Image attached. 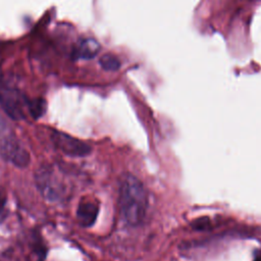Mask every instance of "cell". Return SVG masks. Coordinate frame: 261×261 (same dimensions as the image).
I'll return each mask as SVG.
<instances>
[{"mask_svg":"<svg viewBox=\"0 0 261 261\" xmlns=\"http://www.w3.org/2000/svg\"><path fill=\"white\" fill-rule=\"evenodd\" d=\"M118 205L122 218L130 225L140 224L147 212L148 196L143 184L134 175H125L119 186Z\"/></svg>","mask_w":261,"mask_h":261,"instance_id":"1","label":"cell"},{"mask_svg":"<svg viewBox=\"0 0 261 261\" xmlns=\"http://www.w3.org/2000/svg\"><path fill=\"white\" fill-rule=\"evenodd\" d=\"M29 100L17 90L9 87L0 88V106L4 112L14 120L24 118V109L28 110Z\"/></svg>","mask_w":261,"mask_h":261,"instance_id":"2","label":"cell"},{"mask_svg":"<svg viewBox=\"0 0 261 261\" xmlns=\"http://www.w3.org/2000/svg\"><path fill=\"white\" fill-rule=\"evenodd\" d=\"M0 155L6 162L18 168L27 167L31 161L30 153L14 137H6L1 141Z\"/></svg>","mask_w":261,"mask_h":261,"instance_id":"3","label":"cell"},{"mask_svg":"<svg viewBox=\"0 0 261 261\" xmlns=\"http://www.w3.org/2000/svg\"><path fill=\"white\" fill-rule=\"evenodd\" d=\"M51 140L54 146L67 156L84 157L91 153V147L87 143L71 137L68 134L53 130L51 134Z\"/></svg>","mask_w":261,"mask_h":261,"instance_id":"4","label":"cell"},{"mask_svg":"<svg viewBox=\"0 0 261 261\" xmlns=\"http://www.w3.org/2000/svg\"><path fill=\"white\" fill-rule=\"evenodd\" d=\"M36 182L42 195L50 200L57 201L62 195V189L58 184V180L54 177V174L49 168H40L36 173Z\"/></svg>","mask_w":261,"mask_h":261,"instance_id":"5","label":"cell"},{"mask_svg":"<svg viewBox=\"0 0 261 261\" xmlns=\"http://www.w3.org/2000/svg\"><path fill=\"white\" fill-rule=\"evenodd\" d=\"M99 213V206L93 200H81L76 209V219L84 227L93 225Z\"/></svg>","mask_w":261,"mask_h":261,"instance_id":"6","label":"cell"},{"mask_svg":"<svg viewBox=\"0 0 261 261\" xmlns=\"http://www.w3.org/2000/svg\"><path fill=\"white\" fill-rule=\"evenodd\" d=\"M100 50V45L95 39H84L79 44L75 53L76 56L82 59H91L95 57Z\"/></svg>","mask_w":261,"mask_h":261,"instance_id":"7","label":"cell"},{"mask_svg":"<svg viewBox=\"0 0 261 261\" xmlns=\"http://www.w3.org/2000/svg\"><path fill=\"white\" fill-rule=\"evenodd\" d=\"M99 63L101 67L107 71H114L117 70L120 66V61L119 59L113 55V54H104L100 60Z\"/></svg>","mask_w":261,"mask_h":261,"instance_id":"8","label":"cell"},{"mask_svg":"<svg viewBox=\"0 0 261 261\" xmlns=\"http://www.w3.org/2000/svg\"><path fill=\"white\" fill-rule=\"evenodd\" d=\"M46 109V103L43 99H34L29 100L28 102V111L34 118H39L43 115Z\"/></svg>","mask_w":261,"mask_h":261,"instance_id":"9","label":"cell"},{"mask_svg":"<svg viewBox=\"0 0 261 261\" xmlns=\"http://www.w3.org/2000/svg\"><path fill=\"white\" fill-rule=\"evenodd\" d=\"M4 204H5V198L0 194V213L2 212V210L4 208Z\"/></svg>","mask_w":261,"mask_h":261,"instance_id":"10","label":"cell"},{"mask_svg":"<svg viewBox=\"0 0 261 261\" xmlns=\"http://www.w3.org/2000/svg\"><path fill=\"white\" fill-rule=\"evenodd\" d=\"M3 126H4V121H3V119H2V117L0 115V130L3 129Z\"/></svg>","mask_w":261,"mask_h":261,"instance_id":"11","label":"cell"}]
</instances>
